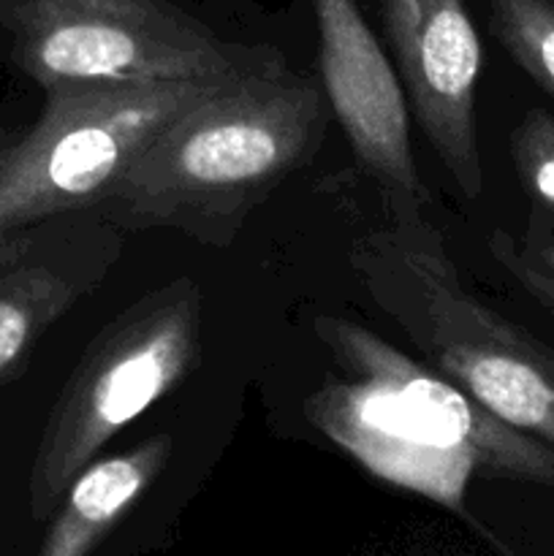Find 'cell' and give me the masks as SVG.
Wrapping results in <instances>:
<instances>
[{"label": "cell", "instance_id": "cell-1", "mask_svg": "<svg viewBox=\"0 0 554 556\" xmlns=\"http://www.w3.org/2000/svg\"><path fill=\"white\" fill-rule=\"evenodd\" d=\"M324 90L259 49L239 74L185 109L98 210L123 231L168 228L226 248L248 217L320 150Z\"/></svg>", "mask_w": 554, "mask_h": 556}, {"label": "cell", "instance_id": "cell-2", "mask_svg": "<svg viewBox=\"0 0 554 556\" xmlns=\"http://www.w3.org/2000/svg\"><path fill=\"white\" fill-rule=\"evenodd\" d=\"M331 369L304 402L307 421L380 481L462 508L470 478L554 486V448L483 410L351 318L315 315Z\"/></svg>", "mask_w": 554, "mask_h": 556}, {"label": "cell", "instance_id": "cell-3", "mask_svg": "<svg viewBox=\"0 0 554 556\" xmlns=\"http://www.w3.org/2000/svg\"><path fill=\"white\" fill-rule=\"evenodd\" d=\"M348 264L429 369L554 448V348L462 286L438 228L391 215L353 242Z\"/></svg>", "mask_w": 554, "mask_h": 556}, {"label": "cell", "instance_id": "cell-4", "mask_svg": "<svg viewBox=\"0 0 554 556\" xmlns=\"http://www.w3.org/2000/svg\"><path fill=\"white\" fill-rule=\"evenodd\" d=\"M201 356V291L190 277L147 293L98 331L65 380L30 467V510L49 519L79 470L141 413L177 391Z\"/></svg>", "mask_w": 554, "mask_h": 556}, {"label": "cell", "instance_id": "cell-5", "mask_svg": "<svg viewBox=\"0 0 554 556\" xmlns=\"http://www.w3.org/2000/svg\"><path fill=\"white\" fill-rule=\"evenodd\" d=\"M226 79L47 92L38 123L0 161V233L101 206L141 152Z\"/></svg>", "mask_w": 554, "mask_h": 556}, {"label": "cell", "instance_id": "cell-6", "mask_svg": "<svg viewBox=\"0 0 554 556\" xmlns=\"http://www.w3.org/2000/svg\"><path fill=\"white\" fill-rule=\"evenodd\" d=\"M14 63L43 92L217 81L259 49L231 47L168 0H3Z\"/></svg>", "mask_w": 554, "mask_h": 556}, {"label": "cell", "instance_id": "cell-7", "mask_svg": "<svg viewBox=\"0 0 554 556\" xmlns=\"http://www.w3.org/2000/svg\"><path fill=\"white\" fill-rule=\"evenodd\" d=\"M320 90L358 168L375 179L389 215H421L429 201L411 144L400 74L369 30L356 0H313Z\"/></svg>", "mask_w": 554, "mask_h": 556}, {"label": "cell", "instance_id": "cell-8", "mask_svg": "<svg viewBox=\"0 0 554 556\" xmlns=\"http://www.w3.org/2000/svg\"><path fill=\"white\" fill-rule=\"evenodd\" d=\"M125 233L98 206L0 233V386L27 367L76 302L106 282Z\"/></svg>", "mask_w": 554, "mask_h": 556}, {"label": "cell", "instance_id": "cell-9", "mask_svg": "<svg viewBox=\"0 0 554 556\" xmlns=\"http://www.w3.org/2000/svg\"><path fill=\"white\" fill-rule=\"evenodd\" d=\"M407 109L467 199L483 190L476 87L481 41L462 0H429L416 27L389 36Z\"/></svg>", "mask_w": 554, "mask_h": 556}, {"label": "cell", "instance_id": "cell-10", "mask_svg": "<svg viewBox=\"0 0 554 556\" xmlns=\"http://www.w3.org/2000/svg\"><path fill=\"white\" fill-rule=\"evenodd\" d=\"M174 438L158 432L134 448L96 456L71 481L43 538L41 556H90L136 500L166 470Z\"/></svg>", "mask_w": 554, "mask_h": 556}, {"label": "cell", "instance_id": "cell-11", "mask_svg": "<svg viewBox=\"0 0 554 556\" xmlns=\"http://www.w3.org/2000/svg\"><path fill=\"white\" fill-rule=\"evenodd\" d=\"M489 25L516 65L554 98V0H487Z\"/></svg>", "mask_w": 554, "mask_h": 556}, {"label": "cell", "instance_id": "cell-12", "mask_svg": "<svg viewBox=\"0 0 554 556\" xmlns=\"http://www.w3.org/2000/svg\"><path fill=\"white\" fill-rule=\"evenodd\" d=\"M511 157L516 177L536 212L554 215V114L530 109L511 130Z\"/></svg>", "mask_w": 554, "mask_h": 556}, {"label": "cell", "instance_id": "cell-13", "mask_svg": "<svg viewBox=\"0 0 554 556\" xmlns=\"http://www.w3.org/2000/svg\"><path fill=\"white\" fill-rule=\"evenodd\" d=\"M489 255L525 288L530 291H554V228L532 217L525 237L492 228L487 237Z\"/></svg>", "mask_w": 554, "mask_h": 556}, {"label": "cell", "instance_id": "cell-14", "mask_svg": "<svg viewBox=\"0 0 554 556\" xmlns=\"http://www.w3.org/2000/svg\"><path fill=\"white\" fill-rule=\"evenodd\" d=\"M429 0H383L386 33H402L418 25Z\"/></svg>", "mask_w": 554, "mask_h": 556}, {"label": "cell", "instance_id": "cell-15", "mask_svg": "<svg viewBox=\"0 0 554 556\" xmlns=\"http://www.w3.org/2000/svg\"><path fill=\"white\" fill-rule=\"evenodd\" d=\"M530 296L536 299L546 313L554 315V291H530Z\"/></svg>", "mask_w": 554, "mask_h": 556}, {"label": "cell", "instance_id": "cell-16", "mask_svg": "<svg viewBox=\"0 0 554 556\" xmlns=\"http://www.w3.org/2000/svg\"><path fill=\"white\" fill-rule=\"evenodd\" d=\"M14 141H16V136L11 134V130L0 128V161H3V155L11 150V144H14Z\"/></svg>", "mask_w": 554, "mask_h": 556}]
</instances>
